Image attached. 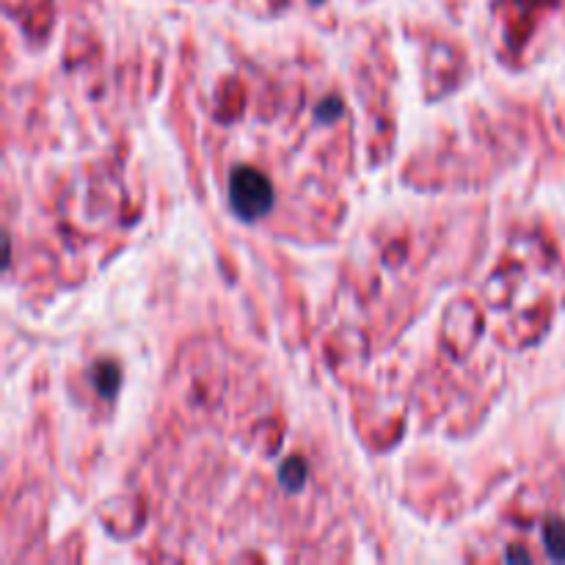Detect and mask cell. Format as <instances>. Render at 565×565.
<instances>
[{
	"label": "cell",
	"mask_w": 565,
	"mask_h": 565,
	"mask_svg": "<svg viewBox=\"0 0 565 565\" xmlns=\"http://www.w3.org/2000/svg\"><path fill=\"white\" fill-rule=\"evenodd\" d=\"M230 204L243 221H257L274 207V185L254 166H237L230 174Z\"/></svg>",
	"instance_id": "6da1fadb"
},
{
	"label": "cell",
	"mask_w": 565,
	"mask_h": 565,
	"mask_svg": "<svg viewBox=\"0 0 565 565\" xmlns=\"http://www.w3.org/2000/svg\"><path fill=\"white\" fill-rule=\"evenodd\" d=\"M92 379H94V390H97L103 397H114L121 384V373L116 364H97Z\"/></svg>",
	"instance_id": "7a4b0ae2"
},
{
	"label": "cell",
	"mask_w": 565,
	"mask_h": 565,
	"mask_svg": "<svg viewBox=\"0 0 565 565\" xmlns=\"http://www.w3.org/2000/svg\"><path fill=\"white\" fill-rule=\"evenodd\" d=\"M544 544L552 561H565V522L563 519H550L544 524Z\"/></svg>",
	"instance_id": "3957f363"
},
{
	"label": "cell",
	"mask_w": 565,
	"mask_h": 565,
	"mask_svg": "<svg viewBox=\"0 0 565 565\" xmlns=\"http://www.w3.org/2000/svg\"><path fill=\"white\" fill-rule=\"evenodd\" d=\"M279 478H281V486H285V489L301 491L303 483H307V463H303L301 458H290L287 463H281Z\"/></svg>",
	"instance_id": "277c9868"
},
{
	"label": "cell",
	"mask_w": 565,
	"mask_h": 565,
	"mask_svg": "<svg viewBox=\"0 0 565 565\" xmlns=\"http://www.w3.org/2000/svg\"><path fill=\"white\" fill-rule=\"evenodd\" d=\"M340 116H342V103L337 97L326 99V103L318 108V119L320 121H334V119H340Z\"/></svg>",
	"instance_id": "5b68a950"
},
{
	"label": "cell",
	"mask_w": 565,
	"mask_h": 565,
	"mask_svg": "<svg viewBox=\"0 0 565 565\" xmlns=\"http://www.w3.org/2000/svg\"><path fill=\"white\" fill-rule=\"evenodd\" d=\"M312 3H323V0H312Z\"/></svg>",
	"instance_id": "8992f818"
}]
</instances>
